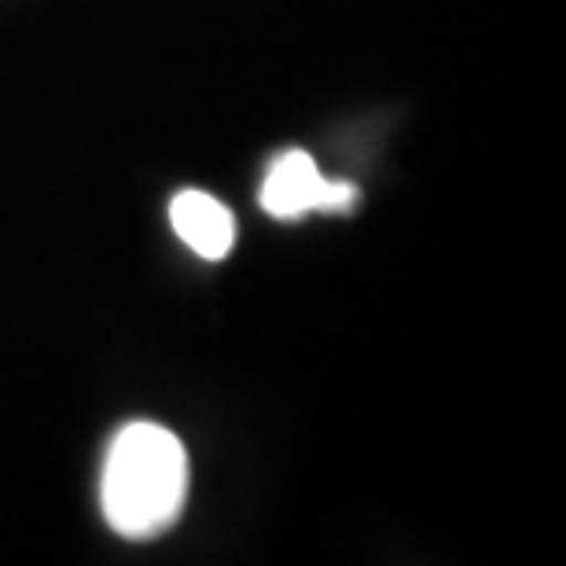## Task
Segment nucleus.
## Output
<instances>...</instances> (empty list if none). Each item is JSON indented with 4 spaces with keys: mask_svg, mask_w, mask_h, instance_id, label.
Wrapping results in <instances>:
<instances>
[{
    "mask_svg": "<svg viewBox=\"0 0 566 566\" xmlns=\"http://www.w3.org/2000/svg\"><path fill=\"white\" fill-rule=\"evenodd\" d=\"M188 496V457L158 423L122 427L107 449L99 501L111 530L129 541L166 534Z\"/></svg>",
    "mask_w": 566,
    "mask_h": 566,
    "instance_id": "f257e3e1",
    "label": "nucleus"
},
{
    "mask_svg": "<svg viewBox=\"0 0 566 566\" xmlns=\"http://www.w3.org/2000/svg\"><path fill=\"white\" fill-rule=\"evenodd\" d=\"M262 207L280 221H298L305 213H346L357 207V188L346 180H327L313 155L283 151L265 174Z\"/></svg>",
    "mask_w": 566,
    "mask_h": 566,
    "instance_id": "f03ea898",
    "label": "nucleus"
},
{
    "mask_svg": "<svg viewBox=\"0 0 566 566\" xmlns=\"http://www.w3.org/2000/svg\"><path fill=\"white\" fill-rule=\"evenodd\" d=\"M169 221H174V232L199 258H207V262L229 258L235 243V218L229 207H221L207 191H180L169 202Z\"/></svg>",
    "mask_w": 566,
    "mask_h": 566,
    "instance_id": "7ed1b4c3",
    "label": "nucleus"
}]
</instances>
